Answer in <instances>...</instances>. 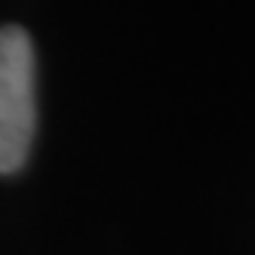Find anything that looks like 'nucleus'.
<instances>
[{
    "label": "nucleus",
    "mask_w": 255,
    "mask_h": 255,
    "mask_svg": "<svg viewBox=\"0 0 255 255\" xmlns=\"http://www.w3.org/2000/svg\"><path fill=\"white\" fill-rule=\"evenodd\" d=\"M37 132L34 43L19 25L0 28V175L19 172Z\"/></svg>",
    "instance_id": "1"
}]
</instances>
